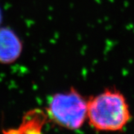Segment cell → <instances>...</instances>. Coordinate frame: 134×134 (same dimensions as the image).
<instances>
[{
	"instance_id": "1",
	"label": "cell",
	"mask_w": 134,
	"mask_h": 134,
	"mask_svg": "<svg viewBox=\"0 0 134 134\" xmlns=\"http://www.w3.org/2000/svg\"><path fill=\"white\" fill-rule=\"evenodd\" d=\"M131 119L127 100L117 89L107 88L87 99V121L96 131H121Z\"/></svg>"
},
{
	"instance_id": "2",
	"label": "cell",
	"mask_w": 134,
	"mask_h": 134,
	"mask_svg": "<svg viewBox=\"0 0 134 134\" xmlns=\"http://www.w3.org/2000/svg\"><path fill=\"white\" fill-rule=\"evenodd\" d=\"M47 113L56 125L69 130H79L87 121V99L71 87L52 96Z\"/></svg>"
},
{
	"instance_id": "3",
	"label": "cell",
	"mask_w": 134,
	"mask_h": 134,
	"mask_svg": "<svg viewBox=\"0 0 134 134\" xmlns=\"http://www.w3.org/2000/svg\"><path fill=\"white\" fill-rule=\"evenodd\" d=\"M23 45L18 36L8 28L0 29V63L14 62L22 52Z\"/></svg>"
}]
</instances>
